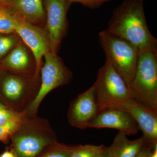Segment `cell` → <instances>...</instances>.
<instances>
[{
	"label": "cell",
	"mask_w": 157,
	"mask_h": 157,
	"mask_svg": "<svg viewBox=\"0 0 157 157\" xmlns=\"http://www.w3.org/2000/svg\"><path fill=\"white\" fill-rule=\"evenodd\" d=\"M107 30L138 49L157 45L147 24L144 0H124L113 10Z\"/></svg>",
	"instance_id": "obj_1"
},
{
	"label": "cell",
	"mask_w": 157,
	"mask_h": 157,
	"mask_svg": "<svg viewBox=\"0 0 157 157\" xmlns=\"http://www.w3.org/2000/svg\"><path fill=\"white\" fill-rule=\"evenodd\" d=\"M11 150L16 157H37L57 142L47 120L26 112L11 136Z\"/></svg>",
	"instance_id": "obj_2"
},
{
	"label": "cell",
	"mask_w": 157,
	"mask_h": 157,
	"mask_svg": "<svg viewBox=\"0 0 157 157\" xmlns=\"http://www.w3.org/2000/svg\"><path fill=\"white\" fill-rule=\"evenodd\" d=\"M138 50L137 68L129 89L136 101L157 112V45Z\"/></svg>",
	"instance_id": "obj_3"
},
{
	"label": "cell",
	"mask_w": 157,
	"mask_h": 157,
	"mask_svg": "<svg viewBox=\"0 0 157 157\" xmlns=\"http://www.w3.org/2000/svg\"><path fill=\"white\" fill-rule=\"evenodd\" d=\"M40 85V76H21L2 70L0 101L15 112H27L38 95Z\"/></svg>",
	"instance_id": "obj_4"
},
{
	"label": "cell",
	"mask_w": 157,
	"mask_h": 157,
	"mask_svg": "<svg viewBox=\"0 0 157 157\" xmlns=\"http://www.w3.org/2000/svg\"><path fill=\"white\" fill-rule=\"evenodd\" d=\"M99 39L106 59L129 86L134 78L137 68L138 48L107 29L99 33Z\"/></svg>",
	"instance_id": "obj_5"
},
{
	"label": "cell",
	"mask_w": 157,
	"mask_h": 157,
	"mask_svg": "<svg viewBox=\"0 0 157 157\" xmlns=\"http://www.w3.org/2000/svg\"><path fill=\"white\" fill-rule=\"evenodd\" d=\"M94 85L99 112L110 104L132 97L128 86L107 59Z\"/></svg>",
	"instance_id": "obj_6"
},
{
	"label": "cell",
	"mask_w": 157,
	"mask_h": 157,
	"mask_svg": "<svg viewBox=\"0 0 157 157\" xmlns=\"http://www.w3.org/2000/svg\"><path fill=\"white\" fill-rule=\"evenodd\" d=\"M44 59L40 71L41 85L39 93L27 111L30 114H37L45 96L55 89L70 83L73 78L72 71L58 53L50 51L45 54Z\"/></svg>",
	"instance_id": "obj_7"
},
{
	"label": "cell",
	"mask_w": 157,
	"mask_h": 157,
	"mask_svg": "<svg viewBox=\"0 0 157 157\" xmlns=\"http://www.w3.org/2000/svg\"><path fill=\"white\" fill-rule=\"evenodd\" d=\"M71 3L65 0H45V29L51 50L58 53L68 29L67 12Z\"/></svg>",
	"instance_id": "obj_8"
},
{
	"label": "cell",
	"mask_w": 157,
	"mask_h": 157,
	"mask_svg": "<svg viewBox=\"0 0 157 157\" xmlns=\"http://www.w3.org/2000/svg\"><path fill=\"white\" fill-rule=\"evenodd\" d=\"M107 108L128 113L142 131L145 140L153 144L157 143V112L144 106L133 97L110 104L106 109Z\"/></svg>",
	"instance_id": "obj_9"
},
{
	"label": "cell",
	"mask_w": 157,
	"mask_h": 157,
	"mask_svg": "<svg viewBox=\"0 0 157 157\" xmlns=\"http://www.w3.org/2000/svg\"><path fill=\"white\" fill-rule=\"evenodd\" d=\"M15 33L33 55L36 63V76H40L44 56L51 51L45 29L33 25L18 17Z\"/></svg>",
	"instance_id": "obj_10"
},
{
	"label": "cell",
	"mask_w": 157,
	"mask_h": 157,
	"mask_svg": "<svg viewBox=\"0 0 157 157\" xmlns=\"http://www.w3.org/2000/svg\"><path fill=\"white\" fill-rule=\"evenodd\" d=\"M98 113L93 84L70 104L67 113L68 122L72 126L80 129H86Z\"/></svg>",
	"instance_id": "obj_11"
},
{
	"label": "cell",
	"mask_w": 157,
	"mask_h": 157,
	"mask_svg": "<svg viewBox=\"0 0 157 157\" xmlns=\"http://www.w3.org/2000/svg\"><path fill=\"white\" fill-rule=\"evenodd\" d=\"M0 67L2 70L17 75L29 77L37 76L35 57L22 41L0 61Z\"/></svg>",
	"instance_id": "obj_12"
},
{
	"label": "cell",
	"mask_w": 157,
	"mask_h": 157,
	"mask_svg": "<svg viewBox=\"0 0 157 157\" xmlns=\"http://www.w3.org/2000/svg\"><path fill=\"white\" fill-rule=\"evenodd\" d=\"M88 127L117 129L127 135L137 134L140 129L128 113L115 108H107L98 113L89 123Z\"/></svg>",
	"instance_id": "obj_13"
},
{
	"label": "cell",
	"mask_w": 157,
	"mask_h": 157,
	"mask_svg": "<svg viewBox=\"0 0 157 157\" xmlns=\"http://www.w3.org/2000/svg\"><path fill=\"white\" fill-rule=\"evenodd\" d=\"M20 19L44 28L46 15L42 0H13L7 5Z\"/></svg>",
	"instance_id": "obj_14"
},
{
	"label": "cell",
	"mask_w": 157,
	"mask_h": 157,
	"mask_svg": "<svg viewBox=\"0 0 157 157\" xmlns=\"http://www.w3.org/2000/svg\"><path fill=\"white\" fill-rule=\"evenodd\" d=\"M127 135L119 131L111 146L108 147L111 157H135L144 145L145 139L143 136L132 140Z\"/></svg>",
	"instance_id": "obj_15"
},
{
	"label": "cell",
	"mask_w": 157,
	"mask_h": 157,
	"mask_svg": "<svg viewBox=\"0 0 157 157\" xmlns=\"http://www.w3.org/2000/svg\"><path fill=\"white\" fill-rule=\"evenodd\" d=\"M18 18L9 6L0 5V34L15 33Z\"/></svg>",
	"instance_id": "obj_16"
},
{
	"label": "cell",
	"mask_w": 157,
	"mask_h": 157,
	"mask_svg": "<svg viewBox=\"0 0 157 157\" xmlns=\"http://www.w3.org/2000/svg\"><path fill=\"white\" fill-rule=\"evenodd\" d=\"M76 146L56 142L45 148L37 157H70Z\"/></svg>",
	"instance_id": "obj_17"
},
{
	"label": "cell",
	"mask_w": 157,
	"mask_h": 157,
	"mask_svg": "<svg viewBox=\"0 0 157 157\" xmlns=\"http://www.w3.org/2000/svg\"><path fill=\"white\" fill-rule=\"evenodd\" d=\"M107 148L104 145H78L73 150L70 157H100Z\"/></svg>",
	"instance_id": "obj_18"
},
{
	"label": "cell",
	"mask_w": 157,
	"mask_h": 157,
	"mask_svg": "<svg viewBox=\"0 0 157 157\" xmlns=\"http://www.w3.org/2000/svg\"><path fill=\"white\" fill-rule=\"evenodd\" d=\"M16 33L0 34V61L21 41Z\"/></svg>",
	"instance_id": "obj_19"
},
{
	"label": "cell",
	"mask_w": 157,
	"mask_h": 157,
	"mask_svg": "<svg viewBox=\"0 0 157 157\" xmlns=\"http://www.w3.org/2000/svg\"><path fill=\"white\" fill-rule=\"evenodd\" d=\"M21 120L16 122L9 123L5 125L0 126V141L5 144L9 142L14 131L17 129Z\"/></svg>",
	"instance_id": "obj_20"
},
{
	"label": "cell",
	"mask_w": 157,
	"mask_h": 157,
	"mask_svg": "<svg viewBox=\"0 0 157 157\" xmlns=\"http://www.w3.org/2000/svg\"><path fill=\"white\" fill-rule=\"evenodd\" d=\"M72 3L77 2L87 8L91 9H96L102 6L104 3L107 2L111 0H65Z\"/></svg>",
	"instance_id": "obj_21"
},
{
	"label": "cell",
	"mask_w": 157,
	"mask_h": 157,
	"mask_svg": "<svg viewBox=\"0 0 157 157\" xmlns=\"http://www.w3.org/2000/svg\"><path fill=\"white\" fill-rule=\"evenodd\" d=\"M156 144L150 143L145 140L144 145L135 157H150L152 150Z\"/></svg>",
	"instance_id": "obj_22"
},
{
	"label": "cell",
	"mask_w": 157,
	"mask_h": 157,
	"mask_svg": "<svg viewBox=\"0 0 157 157\" xmlns=\"http://www.w3.org/2000/svg\"><path fill=\"white\" fill-rule=\"evenodd\" d=\"M0 157H16L14 153L12 150H6L4 152Z\"/></svg>",
	"instance_id": "obj_23"
},
{
	"label": "cell",
	"mask_w": 157,
	"mask_h": 157,
	"mask_svg": "<svg viewBox=\"0 0 157 157\" xmlns=\"http://www.w3.org/2000/svg\"><path fill=\"white\" fill-rule=\"evenodd\" d=\"M150 157H157V144L154 146Z\"/></svg>",
	"instance_id": "obj_24"
},
{
	"label": "cell",
	"mask_w": 157,
	"mask_h": 157,
	"mask_svg": "<svg viewBox=\"0 0 157 157\" xmlns=\"http://www.w3.org/2000/svg\"><path fill=\"white\" fill-rule=\"evenodd\" d=\"M100 157H112L111 155H110V153H109L108 147H107V149Z\"/></svg>",
	"instance_id": "obj_25"
},
{
	"label": "cell",
	"mask_w": 157,
	"mask_h": 157,
	"mask_svg": "<svg viewBox=\"0 0 157 157\" xmlns=\"http://www.w3.org/2000/svg\"><path fill=\"white\" fill-rule=\"evenodd\" d=\"M13 0H0V5H8Z\"/></svg>",
	"instance_id": "obj_26"
},
{
	"label": "cell",
	"mask_w": 157,
	"mask_h": 157,
	"mask_svg": "<svg viewBox=\"0 0 157 157\" xmlns=\"http://www.w3.org/2000/svg\"><path fill=\"white\" fill-rule=\"evenodd\" d=\"M6 107V106H5V105H4V104H3L1 101H0V109H2L3 107Z\"/></svg>",
	"instance_id": "obj_27"
},
{
	"label": "cell",
	"mask_w": 157,
	"mask_h": 157,
	"mask_svg": "<svg viewBox=\"0 0 157 157\" xmlns=\"http://www.w3.org/2000/svg\"><path fill=\"white\" fill-rule=\"evenodd\" d=\"M2 69H1V67H0V73H1V71H2Z\"/></svg>",
	"instance_id": "obj_28"
}]
</instances>
